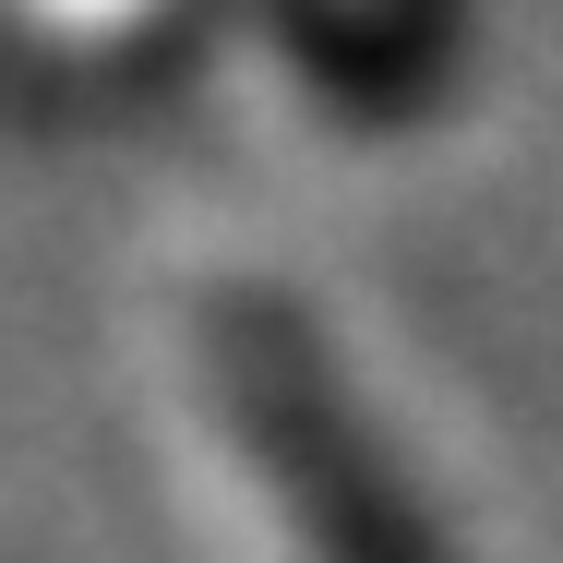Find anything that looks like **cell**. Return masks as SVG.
Masks as SVG:
<instances>
[{
	"instance_id": "cell-1",
	"label": "cell",
	"mask_w": 563,
	"mask_h": 563,
	"mask_svg": "<svg viewBox=\"0 0 563 563\" xmlns=\"http://www.w3.org/2000/svg\"><path fill=\"white\" fill-rule=\"evenodd\" d=\"M192 372L228 455L252 467L288 563H467L420 455L384 432L347 347L288 276H205L192 288Z\"/></svg>"
}]
</instances>
